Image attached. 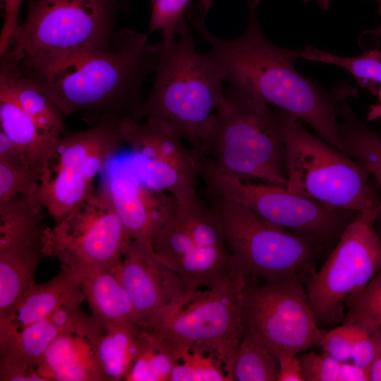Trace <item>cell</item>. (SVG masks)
I'll return each mask as SVG.
<instances>
[{"label": "cell", "instance_id": "obj_31", "mask_svg": "<svg viewBox=\"0 0 381 381\" xmlns=\"http://www.w3.org/2000/svg\"><path fill=\"white\" fill-rule=\"evenodd\" d=\"M151 14L147 34L159 32L161 45L170 46L176 39L179 25L185 20L192 0H149Z\"/></svg>", "mask_w": 381, "mask_h": 381}, {"label": "cell", "instance_id": "obj_17", "mask_svg": "<svg viewBox=\"0 0 381 381\" xmlns=\"http://www.w3.org/2000/svg\"><path fill=\"white\" fill-rule=\"evenodd\" d=\"M107 193L133 241L151 243L176 211L179 201L171 194L143 184L132 169L109 170L101 186Z\"/></svg>", "mask_w": 381, "mask_h": 381}, {"label": "cell", "instance_id": "obj_27", "mask_svg": "<svg viewBox=\"0 0 381 381\" xmlns=\"http://www.w3.org/2000/svg\"><path fill=\"white\" fill-rule=\"evenodd\" d=\"M279 370L277 359L250 330L244 327L232 364V381H277Z\"/></svg>", "mask_w": 381, "mask_h": 381}, {"label": "cell", "instance_id": "obj_19", "mask_svg": "<svg viewBox=\"0 0 381 381\" xmlns=\"http://www.w3.org/2000/svg\"><path fill=\"white\" fill-rule=\"evenodd\" d=\"M143 327L92 323L87 334L101 381L125 380L137 356Z\"/></svg>", "mask_w": 381, "mask_h": 381}, {"label": "cell", "instance_id": "obj_8", "mask_svg": "<svg viewBox=\"0 0 381 381\" xmlns=\"http://www.w3.org/2000/svg\"><path fill=\"white\" fill-rule=\"evenodd\" d=\"M245 277L237 273L210 288L198 289L163 310L147 326L182 353L200 349L214 354L231 372L244 330Z\"/></svg>", "mask_w": 381, "mask_h": 381}, {"label": "cell", "instance_id": "obj_37", "mask_svg": "<svg viewBox=\"0 0 381 381\" xmlns=\"http://www.w3.org/2000/svg\"><path fill=\"white\" fill-rule=\"evenodd\" d=\"M277 381H304L301 365L296 356H285L278 360Z\"/></svg>", "mask_w": 381, "mask_h": 381}, {"label": "cell", "instance_id": "obj_42", "mask_svg": "<svg viewBox=\"0 0 381 381\" xmlns=\"http://www.w3.org/2000/svg\"><path fill=\"white\" fill-rule=\"evenodd\" d=\"M126 11H128L131 9V4L130 0H123V8Z\"/></svg>", "mask_w": 381, "mask_h": 381}, {"label": "cell", "instance_id": "obj_5", "mask_svg": "<svg viewBox=\"0 0 381 381\" xmlns=\"http://www.w3.org/2000/svg\"><path fill=\"white\" fill-rule=\"evenodd\" d=\"M205 199L217 217L234 267L246 279L276 282L316 272L325 249L302 235L274 225L248 207L206 188Z\"/></svg>", "mask_w": 381, "mask_h": 381}, {"label": "cell", "instance_id": "obj_9", "mask_svg": "<svg viewBox=\"0 0 381 381\" xmlns=\"http://www.w3.org/2000/svg\"><path fill=\"white\" fill-rule=\"evenodd\" d=\"M200 179L216 195L248 207L274 225L312 239L326 251L333 249L357 214L328 207L282 186L250 182L247 177L219 169L205 159Z\"/></svg>", "mask_w": 381, "mask_h": 381}, {"label": "cell", "instance_id": "obj_11", "mask_svg": "<svg viewBox=\"0 0 381 381\" xmlns=\"http://www.w3.org/2000/svg\"><path fill=\"white\" fill-rule=\"evenodd\" d=\"M108 116L84 131L62 135L41 171L37 198L61 221L93 190V181L123 144L119 123Z\"/></svg>", "mask_w": 381, "mask_h": 381}, {"label": "cell", "instance_id": "obj_10", "mask_svg": "<svg viewBox=\"0 0 381 381\" xmlns=\"http://www.w3.org/2000/svg\"><path fill=\"white\" fill-rule=\"evenodd\" d=\"M378 212H357L319 271L305 282L318 326L329 329L342 323L349 301L381 270Z\"/></svg>", "mask_w": 381, "mask_h": 381}, {"label": "cell", "instance_id": "obj_39", "mask_svg": "<svg viewBox=\"0 0 381 381\" xmlns=\"http://www.w3.org/2000/svg\"><path fill=\"white\" fill-rule=\"evenodd\" d=\"M369 370L352 363H343L341 367V381H368Z\"/></svg>", "mask_w": 381, "mask_h": 381}, {"label": "cell", "instance_id": "obj_23", "mask_svg": "<svg viewBox=\"0 0 381 381\" xmlns=\"http://www.w3.org/2000/svg\"><path fill=\"white\" fill-rule=\"evenodd\" d=\"M0 98L17 104L48 136L63 135L64 114L30 80L17 71L0 67Z\"/></svg>", "mask_w": 381, "mask_h": 381}, {"label": "cell", "instance_id": "obj_2", "mask_svg": "<svg viewBox=\"0 0 381 381\" xmlns=\"http://www.w3.org/2000/svg\"><path fill=\"white\" fill-rule=\"evenodd\" d=\"M249 23L246 32L233 40L219 38L205 27L206 13L189 17L200 37L210 45L207 52L224 68L231 87L277 107L307 123L325 141L339 149V103L358 97L353 87L343 84L327 93L301 75L294 62L302 49L278 47L264 35L254 0H248Z\"/></svg>", "mask_w": 381, "mask_h": 381}, {"label": "cell", "instance_id": "obj_26", "mask_svg": "<svg viewBox=\"0 0 381 381\" xmlns=\"http://www.w3.org/2000/svg\"><path fill=\"white\" fill-rule=\"evenodd\" d=\"M182 352L169 340L146 327L139 334V346L126 381H169Z\"/></svg>", "mask_w": 381, "mask_h": 381}, {"label": "cell", "instance_id": "obj_21", "mask_svg": "<svg viewBox=\"0 0 381 381\" xmlns=\"http://www.w3.org/2000/svg\"><path fill=\"white\" fill-rule=\"evenodd\" d=\"M37 371L44 381H101L86 336L61 333L44 354Z\"/></svg>", "mask_w": 381, "mask_h": 381}, {"label": "cell", "instance_id": "obj_28", "mask_svg": "<svg viewBox=\"0 0 381 381\" xmlns=\"http://www.w3.org/2000/svg\"><path fill=\"white\" fill-rule=\"evenodd\" d=\"M302 59L339 66L350 73L362 87L373 95L381 90V50L365 52L360 56L342 57L312 46L302 49Z\"/></svg>", "mask_w": 381, "mask_h": 381}, {"label": "cell", "instance_id": "obj_18", "mask_svg": "<svg viewBox=\"0 0 381 381\" xmlns=\"http://www.w3.org/2000/svg\"><path fill=\"white\" fill-rule=\"evenodd\" d=\"M60 334L49 319L23 327L16 318L0 320V380L44 381L38 365Z\"/></svg>", "mask_w": 381, "mask_h": 381}, {"label": "cell", "instance_id": "obj_41", "mask_svg": "<svg viewBox=\"0 0 381 381\" xmlns=\"http://www.w3.org/2000/svg\"><path fill=\"white\" fill-rule=\"evenodd\" d=\"M373 1H375L377 5L378 14L381 15V0H373ZM371 32L375 34L378 37L381 36V25L378 28L373 30V32Z\"/></svg>", "mask_w": 381, "mask_h": 381}, {"label": "cell", "instance_id": "obj_1", "mask_svg": "<svg viewBox=\"0 0 381 381\" xmlns=\"http://www.w3.org/2000/svg\"><path fill=\"white\" fill-rule=\"evenodd\" d=\"M147 36L121 29L109 49L25 58L1 66L33 82L64 116L83 113L95 123L108 116L135 120L144 83L155 73L161 51L160 43H147Z\"/></svg>", "mask_w": 381, "mask_h": 381}, {"label": "cell", "instance_id": "obj_29", "mask_svg": "<svg viewBox=\"0 0 381 381\" xmlns=\"http://www.w3.org/2000/svg\"><path fill=\"white\" fill-rule=\"evenodd\" d=\"M169 381H231L222 363L200 349L185 351L175 365Z\"/></svg>", "mask_w": 381, "mask_h": 381}, {"label": "cell", "instance_id": "obj_20", "mask_svg": "<svg viewBox=\"0 0 381 381\" xmlns=\"http://www.w3.org/2000/svg\"><path fill=\"white\" fill-rule=\"evenodd\" d=\"M79 273L84 298L96 320L104 324L143 327L115 269L90 270Z\"/></svg>", "mask_w": 381, "mask_h": 381}, {"label": "cell", "instance_id": "obj_30", "mask_svg": "<svg viewBox=\"0 0 381 381\" xmlns=\"http://www.w3.org/2000/svg\"><path fill=\"white\" fill-rule=\"evenodd\" d=\"M342 323L381 327V270L349 301Z\"/></svg>", "mask_w": 381, "mask_h": 381}, {"label": "cell", "instance_id": "obj_14", "mask_svg": "<svg viewBox=\"0 0 381 381\" xmlns=\"http://www.w3.org/2000/svg\"><path fill=\"white\" fill-rule=\"evenodd\" d=\"M119 129L132 152V169L143 184L171 194L179 202L198 194L201 156L186 147L171 127L157 121L141 123L125 118Z\"/></svg>", "mask_w": 381, "mask_h": 381}, {"label": "cell", "instance_id": "obj_22", "mask_svg": "<svg viewBox=\"0 0 381 381\" xmlns=\"http://www.w3.org/2000/svg\"><path fill=\"white\" fill-rule=\"evenodd\" d=\"M85 300L79 272L61 266L60 272L43 284L32 286L19 303L15 314L20 327L47 320L60 307Z\"/></svg>", "mask_w": 381, "mask_h": 381}, {"label": "cell", "instance_id": "obj_12", "mask_svg": "<svg viewBox=\"0 0 381 381\" xmlns=\"http://www.w3.org/2000/svg\"><path fill=\"white\" fill-rule=\"evenodd\" d=\"M132 239L104 188L93 190L43 237L44 256L79 272L115 269Z\"/></svg>", "mask_w": 381, "mask_h": 381}, {"label": "cell", "instance_id": "obj_15", "mask_svg": "<svg viewBox=\"0 0 381 381\" xmlns=\"http://www.w3.org/2000/svg\"><path fill=\"white\" fill-rule=\"evenodd\" d=\"M44 211L36 194L19 195L0 205V320L15 317L35 283L37 266L45 257Z\"/></svg>", "mask_w": 381, "mask_h": 381}, {"label": "cell", "instance_id": "obj_38", "mask_svg": "<svg viewBox=\"0 0 381 381\" xmlns=\"http://www.w3.org/2000/svg\"><path fill=\"white\" fill-rule=\"evenodd\" d=\"M0 161L10 164L29 165L18 147L1 131H0Z\"/></svg>", "mask_w": 381, "mask_h": 381}, {"label": "cell", "instance_id": "obj_4", "mask_svg": "<svg viewBox=\"0 0 381 381\" xmlns=\"http://www.w3.org/2000/svg\"><path fill=\"white\" fill-rule=\"evenodd\" d=\"M225 95L198 152L222 171L286 188L287 112L231 87Z\"/></svg>", "mask_w": 381, "mask_h": 381}, {"label": "cell", "instance_id": "obj_13", "mask_svg": "<svg viewBox=\"0 0 381 381\" xmlns=\"http://www.w3.org/2000/svg\"><path fill=\"white\" fill-rule=\"evenodd\" d=\"M243 313L244 327L277 361L318 346L327 331L317 324L305 279L301 277L276 282L246 279Z\"/></svg>", "mask_w": 381, "mask_h": 381}, {"label": "cell", "instance_id": "obj_6", "mask_svg": "<svg viewBox=\"0 0 381 381\" xmlns=\"http://www.w3.org/2000/svg\"><path fill=\"white\" fill-rule=\"evenodd\" d=\"M286 188L328 207L379 212L370 174L353 158L313 135L287 112L284 131Z\"/></svg>", "mask_w": 381, "mask_h": 381}, {"label": "cell", "instance_id": "obj_16", "mask_svg": "<svg viewBox=\"0 0 381 381\" xmlns=\"http://www.w3.org/2000/svg\"><path fill=\"white\" fill-rule=\"evenodd\" d=\"M115 270L143 327L185 296L179 275L145 243L132 240Z\"/></svg>", "mask_w": 381, "mask_h": 381}, {"label": "cell", "instance_id": "obj_3", "mask_svg": "<svg viewBox=\"0 0 381 381\" xmlns=\"http://www.w3.org/2000/svg\"><path fill=\"white\" fill-rule=\"evenodd\" d=\"M176 37L170 46L161 45L152 90L135 120L167 124L198 152L210 119L224 102L226 73L207 53L196 51L186 20Z\"/></svg>", "mask_w": 381, "mask_h": 381}, {"label": "cell", "instance_id": "obj_34", "mask_svg": "<svg viewBox=\"0 0 381 381\" xmlns=\"http://www.w3.org/2000/svg\"><path fill=\"white\" fill-rule=\"evenodd\" d=\"M354 336V326L341 323L327 329L318 346L337 361L351 363Z\"/></svg>", "mask_w": 381, "mask_h": 381}, {"label": "cell", "instance_id": "obj_32", "mask_svg": "<svg viewBox=\"0 0 381 381\" xmlns=\"http://www.w3.org/2000/svg\"><path fill=\"white\" fill-rule=\"evenodd\" d=\"M41 172L26 164L0 161V205L19 195L36 194Z\"/></svg>", "mask_w": 381, "mask_h": 381}, {"label": "cell", "instance_id": "obj_40", "mask_svg": "<svg viewBox=\"0 0 381 381\" xmlns=\"http://www.w3.org/2000/svg\"><path fill=\"white\" fill-rule=\"evenodd\" d=\"M254 1L256 4H259L261 0H254ZM303 1L306 2L314 1L318 5V6L321 9L325 10V11L328 10L331 7L332 3V0H303Z\"/></svg>", "mask_w": 381, "mask_h": 381}, {"label": "cell", "instance_id": "obj_36", "mask_svg": "<svg viewBox=\"0 0 381 381\" xmlns=\"http://www.w3.org/2000/svg\"><path fill=\"white\" fill-rule=\"evenodd\" d=\"M23 0H4V22L0 33V56L11 47L19 28L18 15Z\"/></svg>", "mask_w": 381, "mask_h": 381}, {"label": "cell", "instance_id": "obj_33", "mask_svg": "<svg viewBox=\"0 0 381 381\" xmlns=\"http://www.w3.org/2000/svg\"><path fill=\"white\" fill-rule=\"evenodd\" d=\"M304 381H341L342 362L323 352L298 354Z\"/></svg>", "mask_w": 381, "mask_h": 381}, {"label": "cell", "instance_id": "obj_7", "mask_svg": "<svg viewBox=\"0 0 381 381\" xmlns=\"http://www.w3.org/2000/svg\"><path fill=\"white\" fill-rule=\"evenodd\" d=\"M123 0H32L1 63L113 47Z\"/></svg>", "mask_w": 381, "mask_h": 381}, {"label": "cell", "instance_id": "obj_35", "mask_svg": "<svg viewBox=\"0 0 381 381\" xmlns=\"http://www.w3.org/2000/svg\"><path fill=\"white\" fill-rule=\"evenodd\" d=\"M81 304H66L55 310L48 319L61 333H75L87 336L92 322V317L82 310Z\"/></svg>", "mask_w": 381, "mask_h": 381}, {"label": "cell", "instance_id": "obj_24", "mask_svg": "<svg viewBox=\"0 0 381 381\" xmlns=\"http://www.w3.org/2000/svg\"><path fill=\"white\" fill-rule=\"evenodd\" d=\"M0 126L28 164L41 172L59 139L47 135L17 104L4 98H0Z\"/></svg>", "mask_w": 381, "mask_h": 381}, {"label": "cell", "instance_id": "obj_25", "mask_svg": "<svg viewBox=\"0 0 381 381\" xmlns=\"http://www.w3.org/2000/svg\"><path fill=\"white\" fill-rule=\"evenodd\" d=\"M343 119L339 127V150L362 164L375 179L381 191V135L361 122L346 104L339 107ZM375 227L381 236L380 209Z\"/></svg>", "mask_w": 381, "mask_h": 381}]
</instances>
